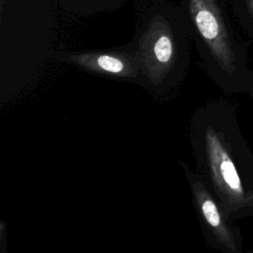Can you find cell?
<instances>
[{
    "label": "cell",
    "mask_w": 253,
    "mask_h": 253,
    "mask_svg": "<svg viewBox=\"0 0 253 253\" xmlns=\"http://www.w3.org/2000/svg\"><path fill=\"white\" fill-rule=\"evenodd\" d=\"M190 38L179 5L146 0L138 9L134 36L126 43L137 62L138 84L156 95L177 88L190 67Z\"/></svg>",
    "instance_id": "1"
},
{
    "label": "cell",
    "mask_w": 253,
    "mask_h": 253,
    "mask_svg": "<svg viewBox=\"0 0 253 253\" xmlns=\"http://www.w3.org/2000/svg\"><path fill=\"white\" fill-rule=\"evenodd\" d=\"M190 141L197 165L207 176L225 213L252 207L253 192L247 193L243 187L223 131L202 111L191 120Z\"/></svg>",
    "instance_id": "2"
},
{
    "label": "cell",
    "mask_w": 253,
    "mask_h": 253,
    "mask_svg": "<svg viewBox=\"0 0 253 253\" xmlns=\"http://www.w3.org/2000/svg\"><path fill=\"white\" fill-rule=\"evenodd\" d=\"M191 38L210 65L228 77L237 69L236 53L216 0H180Z\"/></svg>",
    "instance_id": "3"
},
{
    "label": "cell",
    "mask_w": 253,
    "mask_h": 253,
    "mask_svg": "<svg viewBox=\"0 0 253 253\" xmlns=\"http://www.w3.org/2000/svg\"><path fill=\"white\" fill-rule=\"evenodd\" d=\"M46 55L52 60L76 66L90 74L138 84L137 62L126 44L103 50L51 49L46 51Z\"/></svg>",
    "instance_id": "4"
},
{
    "label": "cell",
    "mask_w": 253,
    "mask_h": 253,
    "mask_svg": "<svg viewBox=\"0 0 253 253\" xmlns=\"http://www.w3.org/2000/svg\"><path fill=\"white\" fill-rule=\"evenodd\" d=\"M180 165L184 170L193 204L205 231L222 250L227 253H235L237 251L236 239L220 204L210 193L200 174L190 170L183 161H180Z\"/></svg>",
    "instance_id": "5"
},
{
    "label": "cell",
    "mask_w": 253,
    "mask_h": 253,
    "mask_svg": "<svg viewBox=\"0 0 253 253\" xmlns=\"http://www.w3.org/2000/svg\"><path fill=\"white\" fill-rule=\"evenodd\" d=\"M128 1L129 0H59V4L67 13L80 17H88L120 10Z\"/></svg>",
    "instance_id": "6"
},
{
    "label": "cell",
    "mask_w": 253,
    "mask_h": 253,
    "mask_svg": "<svg viewBox=\"0 0 253 253\" xmlns=\"http://www.w3.org/2000/svg\"><path fill=\"white\" fill-rule=\"evenodd\" d=\"M245 2H246L247 10L250 13L252 11V9H253V0H245Z\"/></svg>",
    "instance_id": "7"
},
{
    "label": "cell",
    "mask_w": 253,
    "mask_h": 253,
    "mask_svg": "<svg viewBox=\"0 0 253 253\" xmlns=\"http://www.w3.org/2000/svg\"><path fill=\"white\" fill-rule=\"evenodd\" d=\"M250 14H251V16H252V18H253V9H252V11L250 12Z\"/></svg>",
    "instance_id": "8"
},
{
    "label": "cell",
    "mask_w": 253,
    "mask_h": 253,
    "mask_svg": "<svg viewBox=\"0 0 253 253\" xmlns=\"http://www.w3.org/2000/svg\"><path fill=\"white\" fill-rule=\"evenodd\" d=\"M3 1H4V0H1V3H3Z\"/></svg>",
    "instance_id": "9"
}]
</instances>
